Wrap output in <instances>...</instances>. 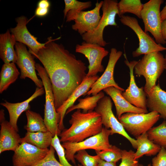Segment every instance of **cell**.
Returning <instances> with one entry per match:
<instances>
[{"label": "cell", "mask_w": 166, "mask_h": 166, "mask_svg": "<svg viewBox=\"0 0 166 166\" xmlns=\"http://www.w3.org/2000/svg\"><path fill=\"white\" fill-rule=\"evenodd\" d=\"M152 166H166V150L161 148L156 156L152 160Z\"/></svg>", "instance_id": "8d00e7d4"}, {"label": "cell", "mask_w": 166, "mask_h": 166, "mask_svg": "<svg viewBox=\"0 0 166 166\" xmlns=\"http://www.w3.org/2000/svg\"><path fill=\"white\" fill-rule=\"evenodd\" d=\"M53 136L48 131L45 132H27L25 136L21 138V143L26 142L40 148L45 149L50 146Z\"/></svg>", "instance_id": "d4e9b609"}, {"label": "cell", "mask_w": 166, "mask_h": 166, "mask_svg": "<svg viewBox=\"0 0 166 166\" xmlns=\"http://www.w3.org/2000/svg\"><path fill=\"white\" fill-rule=\"evenodd\" d=\"M78 166H82L81 165L78 164Z\"/></svg>", "instance_id": "f6af8a7d"}, {"label": "cell", "mask_w": 166, "mask_h": 166, "mask_svg": "<svg viewBox=\"0 0 166 166\" xmlns=\"http://www.w3.org/2000/svg\"><path fill=\"white\" fill-rule=\"evenodd\" d=\"M49 8H43L37 7L35 12V16L43 17L46 16L49 13Z\"/></svg>", "instance_id": "74e56055"}, {"label": "cell", "mask_w": 166, "mask_h": 166, "mask_svg": "<svg viewBox=\"0 0 166 166\" xmlns=\"http://www.w3.org/2000/svg\"><path fill=\"white\" fill-rule=\"evenodd\" d=\"M164 69H166V53L164 57Z\"/></svg>", "instance_id": "7bdbcfd3"}, {"label": "cell", "mask_w": 166, "mask_h": 166, "mask_svg": "<svg viewBox=\"0 0 166 166\" xmlns=\"http://www.w3.org/2000/svg\"><path fill=\"white\" fill-rule=\"evenodd\" d=\"M74 157L82 166H97L98 161L100 159L97 155L94 156L89 155L85 150L77 152Z\"/></svg>", "instance_id": "d6a6232c"}, {"label": "cell", "mask_w": 166, "mask_h": 166, "mask_svg": "<svg viewBox=\"0 0 166 166\" xmlns=\"http://www.w3.org/2000/svg\"><path fill=\"white\" fill-rule=\"evenodd\" d=\"M163 0H150L143 4L141 11V19L144 25V31L150 32L156 42L160 44H166L162 36L160 8Z\"/></svg>", "instance_id": "ba28073f"}, {"label": "cell", "mask_w": 166, "mask_h": 166, "mask_svg": "<svg viewBox=\"0 0 166 166\" xmlns=\"http://www.w3.org/2000/svg\"><path fill=\"white\" fill-rule=\"evenodd\" d=\"M103 3V1L100 2L97 1L95 7L90 10L68 12L66 17V22L74 21V23L72 25V28L81 36L93 30L97 27L101 18L100 10Z\"/></svg>", "instance_id": "8fae6325"}, {"label": "cell", "mask_w": 166, "mask_h": 166, "mask_svg": "<svg viewBox=\"0 0 166 166\" xmlns=\"http://www.w3.org/2000/svg\"><path fill=\"white\" fill-rule=\"evenodd\" d=\"M65 6L63 10L64 19L68 12L74 13L83 11L90 7L92 2L90 1L81 2L76 0H65Z\"/></svg>", "instance_id": "1f68e13d"}, {"label": "cell", "mask_w": 166, "mask_h": 166, "mask_svg": "<svg viewBox=\"0 0 166 166\" xmlns=\"http://www.w3.org/2000/svg\"><path fill=\"white\" fill-rule=\"evenodd\" d=\"M164 69V57L160 52H158L144 54L137 61L134 71L136 75L143 76L145 78L144 91L147 94L156 85L157 80Z\"/></svg>", "instance_id": "3957f363"}, {"label": "cell", "mask_w": 166, "mask_h": 166, "mask_svg": "<svg viewBox=\"0 0 166 166\" xmlns=\"http://www.w3.org/2000/svg\"><path fill=\"white\" fill-rule=\"evenodd\" d=\"M113 103L110 97L105 96L99 100L95 111L100 116L101 121L105 127L110 129L111 135L118 134L127 139L135 149L137 148L136 140L130 136L122 124L115 116L112 108Z\"/></svg>", "instance_id": "9c48e42d"}, {"label": "cell", "mask_w": 166, "mask_h": 166, "mask_svg": "<svg viewBox=\"0 0 166 166\" xmlns=\"http://www.w3.org/2000/svg\"><path fill=\"white\" fill-rule=\"evenodd\" d=\"M118 1L116 0H104L101 7L102 15L97 27L93 30L82 35V39L87 42L97 44L102 47L108 43L103 37V31L108 26H117L116 16L118 14Z\"/></svg>", "instance_id": "5b68a950"}, {"label": "cell", "mask_w": 166, "mask_h": 166, "mask_svg": "<svg viewBox=\"0 0 166 166\" xmlns=\"http://www.w3.org/2000/svg\"><path fill=\"white\" fill-rule=\"evenodd\" d=\"M161 32L163 38L166 41V20L162 22Z\"/></svg>", "instance_id": "60d3db41"}, {"label": "cell", "mask_w": 166, "mask_h": 166, "mask_svg": "<svg viewBox=\"0 0 166 166\" xmlns=\"http://www.w3.org/2000/svg\"><path fill=\"white\" fill-rule=\"evenodd\" d=\"M160 117L155 111L147 113H127L118 118L125 131L136 138L147 132Z\"/></svg>", "instance_id": "8992f818"}, {"label": "cell", "mask_w": 166, "mask_h": 166, "mask_svg": "<svg viewBox=\"0 0 166 166\" xmlns=\"http://www.w3.org/2000/svg\"><path fill=\"white\" fill-rule=\"evenodd\" d=\"M0 153L6 151H14L21 144V138L18 132L5 118L0 119Z\"/></svg>", "instance_id": "ffe728a7"}, {"label": "cell", "mask_w": 166, "mask_h": 166, "mask_svg": "<svg viewBox=\"0 0 166 166\" xmlns=\"http://www.w3.org/2000/svg\"><path fill=\"white\" fill-rule=\"evenodd\" d=\"M20 74L15 63L4 64L0 73V93H2L14 83Z\"/></svg>", "instance_id": "484cf974"}, {"label": "cell", "mask_w": 166, "mask_h": 166, "mask_svg": "<svg viewBox=\"0 0 166 166\" xmlns=\"http://www.w3.org/2000/svg\"><path fill=\"white\" fill-rule=\"evenodd\" d=\"M143 4L140 0H121L117 4L118 15L121 18L124 14L129 13L141 19Z\"/></svg>", "instance_id": "f1b7e54d"}, {"label": "cell", "mask_w": 166, "mask_h": 166, "mask_svg": "<svg viewBox=\"0 0 166 166\" xmlns=\"http://www.w3.org/2000/svg\"><path fill=\"white\" fill-rule=\"evenodd\" d=\"M148 138L154 143L166 150V121L153 127L147 132Z\"/></svg>", "instance_id": "f546056e"}, {"label": "cell", "mask_w": 166, "mask_h": 166, "mask_svg": "<svg viewBox=\"0 0 166 166\" xmlns=\"http://www.w3.org/2000/svg\"><path fill=\"white\" fill-rule=\"evenodd\" d=\"M99 77V76L97 75L93 77H86L69 98L60 108L56 109L60 118L58 127L61 131L63 130L64 128L63 119L67 109L73 105L74 103L78 97L83 95H85L92 85Z\"/></svg>", "instance_id": "ac0fdd59"}, {"label": "cell", "mask_w": 166, "mask_h": 166, "mask_svg": "<svg viewBox=\"0 0 166 166\" xmlns=\"http://www.w3.org/2000/svg\"><path fill=\"white\" fill-rule=\"evenodd\" d=\"M17 42L9 30L0 34V57L4 64L16 63L17 56L14 46Z\"/></svg>", "instance_id": "603a6c76"}, {"label": "cell", "mask_w": 166, "mask_h": 166, "mask_svg": "<svg viewBox=\"0 0 166 166\" xmlns=\"http://www.w3.org/2000/svg\"><path fill=\"white\" fill-rule=\"evenodd\" d=\"M103 90L109 96L115 106L117 116L119 118L123 114L127 113H147V110L138 108L128 102L122 96V91L113 86H110Z\"/></svg>", "instance_id": "44dd1931"}, {"label": "cell", "mask_w": 166, "mask_h": 166, "mask_svg": "<svg viewBox=\"0 0 166 166\" xmlns=\"http://www.w3.org/2000/svg\"><path fill=\"white\" fill-rule=\"evenodd\" d=\"M69 123L71 126L63 129L59 136L61 142H80L99 134L103 128L100 115L93 111L83 113L77 109Z\"/></svg>", "instance_id": "7a4b0ae2"}, {"label": "cell", "mask_w": 166, "mask_h": 166, "mask_svg": "<svg viewBox=\"0 0 166 166\" xmlns=\"http://www.w3.org/2000/svg\"><path fill=\"white\" fill-rule=\"evenodd\" d=\"M49 149L40 148L30 144L21 143L14 151L13 166H33L42 159Z\"/></svg>", "instance_id": "9a60e30c"}, {"label": "cell", "mask_w": 166, "mask_h": 166, "mask_svg": "<svg viewBox=\"0 0 166 166\" xmlns=\"http://www.w3.org/2000/svg\"><path fill=\"white\" fill-rule=\"evenodd\" d=\"M104 96V93L101 91L97 94L92 96L79 99L78 100L79 103L69 108L66 111V115L76 109H82V112L83 113L93 111L96 107L99 100Z\"/></svg>", "instance_id": "83f0119b"}, {"label": "cell", "mask_w": 166, "mask_h": 166, "mask_svg": "<svg viewBox=\"0 0 166 166\" xmlns=\"http://www.w3.org/2000/svg\"><path fill=\"white\" fill-rule=\"evenodd\" d=\"M120 21L124 25L132 29L137 35L139 41V46L132 52L133 57L142 54H146L154 52L166 50V47L157 43L148 33L143 31L139 25L137 19L128 15H123Z\"/></svg>", "instance_id": "30bf717a"}, {"label": "cell", "mask_w": 166, "mask_h": 166, "mask_svg": "<svg viewBox=\"0 0 166 166\" xmlns=\"http://www.w3.org/2000/svg\"><path fill=\"white\" fill-rule=\"evenodd\" d=\"M26 114L27 124L24 128L27 132H45L48 131L44 119L39 114L28 110L26 112Z\"/></svg>", "instance_id": "4316f807"}, {"label": "cell", "mask_w": 166, "mask_h": 166, "mask_svg": "<svg viewBox=\"0 0 166 166\" xmlns=\"http://www.w3.org/2000/svg\"><path fill=\"white\" fill-rule=\"evenodd\" d=\"M137 61L133 60L130 62L126 59L125 64L129 69L130 80L129 86L122 92V96L130 104L140 109H147V94L142 87L139 88L136 84L134 75V69Z\"/></svg>", "instance_id": "e0dca14e"}, {"label": "cell", "mask_w": 166, "mask_h": 166, "mask_svg": "<svg viewBox=\"0 0 166 166\" xmlns=\"http://www.w3.org/2000/svg\"><path fill=\"white\" fill-rule=\"evenodd\" d=\"M17 56L16 64L20 70V78L28 77L31 79L37 87H42V80L38 79L35 71L36 63L32 54L24 44L17 42L15 46Z\"/></svg>", "instance_id": "4fadbf2b"}, {"label": "cell", "mask_w": 166, "mask_h": 166, "mask_svg": "<svg viewBox=\"0 0 166 166\" xmlns=\"http://www.w3.org/2000/svg\"><path fill=\"white\" fill-rule=\"evenodd\" d=\"M137 148L135 152V159L137 160L144 155L155 156L160 151L161 148L149 139L147 132L136 138Z\"/></svg>", "instance_id": "cb8c5ba5"}, {"label": "cell", "mask_w": 166, "mask_h": 166, "mask_svg": "<svg viewBox=\"0 0 166 166\" xmlns=\"http://www.w3.org/2000/svg\"><path fill=\"white\" fill-rule=\"evenodd\" d=\"M160 15L162 22L166 20V2L165 6L160 12Z\"/></svg>", "instance_id": "b9f144b4"}, {"label": "cell", "mask_w": 166, "mask_h": 166, "mask_svg": "<svg viewBox=\"0 0 166 166\" xmlns=\"http://www.w3.org/2000/svg\"><path fill=\"white\" fill-rule=\"evenodd\" d=\"M50 4L47 0H41L38 2L37 7L43 8H49Z\"/></svg>", "instance_id": "f35d334b"}, {"label": "cell", "mask_w": 166, "mask_h": 166, "mask_svg": "<svg viewBox=\"0 0 166 166\" xmlns=\"http://www.w3.org/2000/svg\"><path fill=\"white\" fill-rule=\"evenodd\" d=\"M135 152L132 150H122L121 161L119 166H140L138 161L135 159Z\"/></svg>", "instance_id": "d590c367"}, {"label": "cell", "mask_w": 166, "mask_h": 166, "mask_svg": "<svg viewBox=\"0 0 166 166\" xmlns=\"http://www.w3.org/2000/svg\"><path fill=\"white\" fill-rule=\"evenodd\" d=\"M75 51L84 55L89 61V71L86 77L96 76L98 72L104 71V69L102 62L109 52L103 47L84 41L81 44L76 45Z\"/></svg>", "instance_id": "7c38bea8"}, {"label": "cell", "mask_w": 166, "mask_h": 166, "mask_svg": "<svg viewBox=\"0 0 166 166\" xmlns=\"http://www.w3.org/2000/svg\"><path fill=\"white\" fill-rule=\"evenodd\" d=\"M140 166H144V165L142 164H140ZM147 166H152V164H151L150 163V164H148Z\"/></svg>", "instance_id": "ee69618b"}, {"label": "cell", "mask_w": 166, "mask_h": 166, "mask_svg": "<svg viewBox=\"0 0 166 166\" xmlns=\"http://www.w3.org/2000/svg\"><path fill=\"white\" fill-rule=\"evenodd\" d=\"M16 21V26L10 29L11 33L14 36L17 42L27 46L32 54L37 53L40 49L45 46L46 42L43 43L39 42L37 38L29 32L26 26L27 19L25 16L17 18Z\"/></svg>", "instance_id": "2e32d148"}, {"label": "cell", "mask_w": 166, "mask_h": 166, "mask_svg": "<svg viewBox=\"0 0 166 166\" xmlns=\"http://www.w3.org/2000/svg\"><path fill=\"white\" fill-rule=\"evenodd\" d=\"M49 37L45 46L32 55L42 63L49 78L56 109L60 108L86 77L87 67L61 44Z\"/></svg>", "instance_id": "6da1fadb"}, {"label": "cell", "mask_w": 166, "mask_h": 166, "mask_svg": "<svg viewBox=\"0 0 166 166\" xmlns=\"http://www.w3.org/2000/svg\"><path fill=\"white\" fill-rule=\"evenodd\" d=\"M122 54L121 51H118L115 48L111 49L109 61L105 70L101 76L92 85L90 89L85 95H96L102 90L110 86L114 87L122 91H124L116 82L113 77L115 65Z\"/></svg>", "instance_id": "5bb4252c"}, {"label": "cell", "mask_w": 166, "mask_h": 166, "mask_svg": "<svg viewBox=\"0 0 166 166\" xmlns=\"http://www.w3.org/2000/svg\"></svg>", "instance_id": "bcb514c9"}, {"label": "cell", "mask_w": 166, "mask_h": 166, "mask_svg": "<svg viewBox=\"0 0 166 166\" xmlns=\"http://www.w3.org/2000/svg\"><path fill=\"white\" fill-rule=\"evenodd\" d=\"M55 150L54 148L50 146L47 155L33 166H63L55 158Z\"/></svg>", "instance_id": "e575fe53"}, {"label": "cell", "mask_w": 166, "mask_h": 166, "mask_svg": "<svg viewBox=\"0 0 166 166\" xmlns=\"http://www.w3.org/2000/svg\"><path fill=\"white\" fill-rule=\"evenodd\" d=\"M60 142L58 135L56 134L52 139L50 145L56 151L58 157L59 162L63 166H73L69 163L66 158L64 148Z\"/></svg>", "instance_id": "836d02e7"}, {"label": "cell", "mask_w": 166, "mask_h": 166, "mask_svg": "<svg viewBox=\"0 0 166 166\" xmlns=\"http://www.w3.org/2000/svg\"><path fill=\"white\" fill-rule=\"evenodd\" d=\"M110 129L103 127L101 132L78 142H65L62 146L65 149V156L68 161L76 164L74 156L77 152L88 149L95 151H101L109 148L111 145L109 137L111 135Z\"/></svg>", "instance_id": "52a82bcc"}, {"label": "cell", "mask_w": 166, "mask_h": 166, "mask_svg": "<svg viewBox=\"0 0 166 166\" xmlns=\"http://www.w3.org/2000/svg\"><path fill=\"white\" fill-rule=\"evenodd\" d=\"M146 106L150 112H156L160 117L166 119V91L161 88L159 84L147 94Z\"/></svg>", "instance_id": "7402d4cb"}, {"label": "cell", "mask_w": 166, "mask_h": 166, "mask_svg": "<svg viewBox=\"0 0 166 166\" xmlns=\"http://www.w3.org/2000/svg\"><path fill=\"white\" fill-rule=\"evenodd\" d=\"M36 69L38 74L41 79L45 93L44 121L47 130L53 136H59L61 131L58 127L60 118L54 105V98L52 85L48 74L44 67L36 63Z\"/></svg>", "instance_id": "277c9868"}, {"label": "cell", "mask_w": 166, "mask_h": 166, "mask_svg": "<svg viewBox=\"0 0 166 166\" xmlns=\"http://www.w3.org/2000/svg\"><path fill=\"white\" fill-rule=\"evenodd\" d=\"M97 166H117V165L116 163L108 162L100 159L98 161Z\"/></svg>", "instance_id": "ab89813d"}, {"label": "cell", "mask_w": 166, "mask_h": 166, "mask_svg": "<svg viewBox=\"0 0 166 166\" xmlns=\"http://www.w3.org/2000/svg\"><path fill=\"white\" fill-rule=\"evenodd\" d=\"M95 152L101 159L106 162L116 163L121 159L122 150L112 144L108 148Z\"/></svg>", "instance_id": "4dcf8cb0"}, {"label": "cell", "mask_w": 166, "mask_h": 166, "mask_svg": "<svg viewBox=\"0 0 166 166\" xmlns=\"http://www.w3.org/2000/svg\"><path fill=\"white\" fill-rule=\"evenodd\" d=\"M44 87H37L33 94L29 98L22 102L11 103L5 100L4 102L0 103L1 105L7 110L9 115V122L13 128L18 132V129L17 125L18 118L24 112L30 110V103L37 97L45 93Z\"/></svg>", "instance_id": "d6986e66"}]
</instances>
